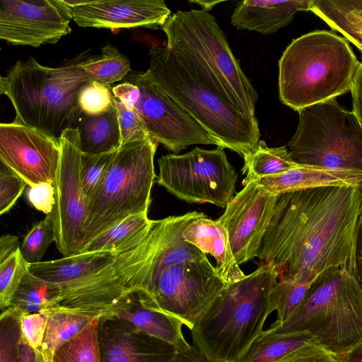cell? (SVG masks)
<instances>
[{"mask_svg": "<svg viewBox=\"0 0 362 362\" xmlns=\"http://www.w3.org/2000/svg\"><path fill=\"white\" fill-rule=\"evenodd\" d=\"M361 189L327 186L277 194L256 257L279 279L312 283L332 267L361 279Z\"/></svg>", "mask_w": 362, "mask_h": 362, "instance_id": "1", "label": "cell"}, {"mask_svg": "<svg viewBox=\"0 0 362 362\" xmlns=\"http://www.w3.org/2000/svg\"><path fill=\"white\" fill-rule=\"evenodd\" d=\"M279 272L262 264L226 284L190 329L194 346L209 362H240L263 331Z\"/></svg>", "mask_w": 362, "mask_h": 362, "instance_id": "2", "label": "cell"}, {"mask_svg": "<svg viewBox=\"0 0 362 362\" xmlns=\"http://www.w3.org/2000/svg\"><path fill=\"white\" fill-rule=\"evenodd\" d=\"M160 29L166 47L202 81L253 122L257 93L209 12L190 9L170 14Z\"/></svg>", "mask_w": 362, "mask_h": 362, "instance_id": "3", "label": "cell"}, {"mask_svg": "<svg viewBox=\"0 0 362 362\" xmlns=\"http://www.w3.org/2000/svg\"><path fill=\"white\" fill-rule=\"evenodd\" d=\"M360 63L349 42L333 32L304 34L279 61V98L298 111L347 93Z\"/></svg>", "mask_w": 362, "mask_h": 362, "instance_id": "4", "label": "cell"}, {"mask_svg": "<svg viewBox=\"0 0 362 362\" xmlns=\"http://www.w3.org/2000/svg\"><path fill=\"white\" fill-rule=\"evenodd\" d=\"M145 77L194 119L224 148L241 156L250 153L260 140L258 122L243 115L196 76L165 46L148 52Z\"/></svg>", "mask_w": 362, "mask_h": 362, "instance_id": "5", "label": "cell"}, {"mask_svg": "<svg viewBox=\"0 0 362 362\" xmlns=\"http://www.w3.org/2000/svg\"><path fill=\"white\" fill-rule=\"evenodd\" d=\"M276 333L308 332L334 354L362 342L361 279L339 267L315 279L295 313L276 327Z\"/></svg>", "mask_w": 362, "mask_h": 362, "instance_id": "6", "label": "cell"}, {"mask_svg": "<svg viewBox=\"0 0 362 362\" xmlns=\"http://www.w3.org/2000/svg\"><path fill=\"white\" fill-rule=\"evenodd\" d=\"M78 62L59 67L42 66L33 57L17 62L5 77L13 122L56 139L72 127L81 115L78 93L90 80Z\"/></svg>", "mask_w": 362, "mask_h": 362, "instance_id": "7", "label": "cell"}, {"mask_svg": "<svg viewBox=\"0 0 362 362\" xmlns=\"http://www.w3.org/2000/svg\"><path fill=\"white\" fill-rule=\"evenodd\" d=\"M158 144L148 138L122 145L115 153L102 181L86 202L83 247L124 218L148 212L156 177Z\"/></svg>", "mask_w": 362, "mask_h": 362, "instance_id": "8", "label": "cell"}, {"mask_svg": "<svg viewBox=\"0 0 362 362\" xmlns=\"http://www.w3.org/2000/svg\"><path fill=\"white\" fill-rule=\"evenodd\" d=\"M288 143L297 163L329 170H362V124L336 98L302 108Z\"/></svg>", "mask_w": 362, "mask_h": 362, "instance_id": "9", "label": "cell"}, {"mask_svg": "<svg viewBox=\"0 0 362 362\" xmlns=\"http://www.w3.org/2000/svg\"><path fill=\"white\" fill-rule=\"evenodd\" d=\"M125 79L112 88L113 95L137 113L152 140L175 154L194 144L222 147L143 72L131 74Z\"/></svg>", "mask_w": 362, "mask_h": 362, "instance_id": "10", "label": "cell"}, {"mask_svg": "<svg viewBox=\"0 0 362 362\" xmlns=\"http://www.w3.org/2000/svg\"><path fill=\"white\" fill-rule=\"evenodd\" d=\"M157 183L188 203H210L225 208L233 198L238 175L223 147H194L182 154L158 160Z\"/></svg>", "mask_w": 362, "mask_h": 362, "instance_id": "11", "label": "cell"}, {"mask_svg": "<svg viewBox=\"0 0 362 362\" xmlns=\"http://www.w3.org/2000/svg\"><path fill=\"white\" fill-rule=\"evenodd\" d=\"M59 159L52 182L54 205L50 213L54 243L64 257L81 253L84 245L86 201L81 180L79 133L66 128L59 138Z\"/></svg>", "mask_w": 362, "mask_h": 362, "instance_id": "12", "label": "cell"}, {"mask_svg": "<svg viewBox=\"0 0 362 362\" xmlns=\"http://www.w3.org/2000/svg\"><path fill=\"white\" fill-rule=\"evenodd\" d=\"M226 283L206 257L163 269L149 293L165 312L191 329Z\"/></svg>", "mask_w": 362, "mask_h": 362, "instance_id": "13", "label": "cell"}, {"mask_svg": "<svg viewBox=\"0 0 362 362\" xmlns=\"http://www.w3.org/2000/svg\"><path fill=\"white\" fill-rule=\"evenodd\" d=\"M100 362H209L196 347L181 351L106 313L98 317Z\"/></svg>", "mask_w": 362, "mask_h": 362, "instance_id": "14", "label": "cell"}, {"mask_svg": "<svg viewBox=\"0 0 362 362\" xmlns=\"http://www.w3.org/2000/svg\"><path fill=\"white\" fill-rule=\"evenodd\" d=\"M64 0H0V40L34 47L54 44L70 33Z\"/></svg>", "mask_w": 362, "mask_h": 362, "instance_id": "15", "label": "cell"}, {"mask_svg": "<svg viewBox=\"0 0 362 362\" xmlns=\"http://www.w3.org/2000/svg\"><path fill=\"white\" fill-rule=\"evenodd\" d=\"M276 197L252 181L233 197L217 219L227 233L231 252L239 266L256 257Z\"/></svg>", "mask_w": 362, "mask_h": 362, "instance_id": "16", "label": "cell"}, {"mask_svg": "<svg viewBox=\"0 0 362 362\" xmlns=\"http://www.w3.org/2000/svg\"><path fill=\"white\" fill-rule=\"evenodd\" d=\"M0 159L28 187L52 183L59 159V139L13 122L0 123Z\"/></svg>", "mask_w": 362, "mask_h": 362, "instance_id": "17", "label": "cell"}, {"mask_svg": "<svg viewBox=\"0 0 362 362\" xmlns=\"http://www.w3.org/2000/svg\"><path fill=\"white\" fill-rule=\"evenodd\" d=\"M71 20L83 28L158 29L170 16L163 0H64Z\"/></svg>", "mask_w": 362, "mask_h": 362, "instance_id": "18", "label": "cell"}, {"mask_svg": "<svg viewBox=\"0 0 362 362\" xmlns=\"http://www.w3.org/2000/svg\"><path fill=\"white\" fill-rule=\"evenodd\" d=\"M104 313L127 321L137 329L173 344L181 351L194 347L183 336L182 322L163 311L144 288L124 294Z\"/></svg>", "mask_w": 362, "mask_h": 362, "instance_id": "19", "label": "cell"}, {"mask_svg": "<svg viewBox=\"0 0 362 362\" xmlns=\"http://www.w3.org/2000/svg\"><path fill=\"white\" fill-rule=\"evenodd\" d=\"M310 0H243L230 18L237 29L272 34L290 24L299 11H310Z\"/></svg>", "mask_w": 362, "mask_h": 362, "instance_id": "20", "label": "cell"}, {"mask_svg": "<svg viewBox=\"0 0 362 362\" xmlns=\"http://www.w3.org/2000/svg\"><path fill=\"white\" fill-rule=\"evenodd\" d=\"M182 238L202 252L210 254L215 258L216 271L226 284L237 281L245 276L235 261L227 233L218 220L210 219L201 212L185 227Z\"/></svg>", "mask_w": 362, "mask_h": 362, "instance_id": "21", "label": "cell"}, {"mask_svg": "<svg viewBox=\"0 0 362 362\" xmlns=\"http://www.w3.org/2000/svg\"><path fill=\"white\" fill-rule=\"evenodd\" d=\"M121 253L81 252L58 259L28 264V269L38 278L56 285L61 297L62 293L103 269Z\"/></svg>", "mask_w": 362, "mask_h": 362, "instance_id": "22", "label": "cell"}, {"mask_svg": "<svg viewBox=\"0 0 362 362\" xmlns=\"http://www.w3.org/2000/svg\"><path fill=\"white\" fill-rule=\"evenodd\" d=\"M256 182L275 194L327 186L362 187V170H329L300 164L284 173Z\"/></svg>", "mask_w": 362, "mask_h": 362, "instance_id": "23", "label": "cell"}, {"mask_svg": "<svg viewBox=\"0 0 362 362\" xmlns=\"http://www.w3.org/2000/svg\"><path fill=\"white\" fill-rule=\"evenodd\" d=\"M72 127L78 131L82 153L92 155L114 153L121 146L115 108L97 116L81 113Z\"/></svg>", "mask_w": 362, "mask_h": 362, "instance_id": "24", "label": "cell"}, {"mask_svg": "<svg viewBox=\"0 0 362 362\" xmlns=\"http://www.w3.org/2000/svg\"><path fill=\"white\" fill-rule=\"evenodd\" d=\"M310 11L362 51V0H310Z\"/></svg>", "mask_w": 362, "mask_h": 362, "instance_id": "25", "label": "cell"}, {"mask_svg": "<svg viewBox=\"0 0 362 362\" xmlns=\"http://www.w3.org/2000/svg\"><path fill=\"white\" fill-rule=\"evenodd\" d=\"M151 223L147 213L131 215L90 239L81 253L127 251L144 239Z\"/></svg>", "mask_w": 362, "mask_h": 362, "instance_id": "26", "label": "cell"}, {"mask_svg": "<svg viewBox=\"0 0 362 362\" xmlns=\"http://www.w3.org/2000/svg\"><path fill=\"white\" fill-rule=\"evenodd\" d=\"M47 320L40 351L50 362L55 351L86 327L99 315L61 305L47 309Z\"/></svg>", "mask_w": 362, "mask_h": 362, "instance_id": "27", "label": "cell"}, {"mask_svg": "<svg viewBox=\"0 0 362 362\" xmlns=\"http://www.w3.org/2000/svg\"><path fill=\"white\" fill-rule=\"evenodd\" d=\"M312 343L317 342L308 332L276 333L269 327L256 337L240 362H276Z\"/></svg>", "mask_w": 362, "mask_h": 362, "instance_id": "28", "label": "cell"}, {"mask_svg": "<svg viewBox=\"0 0 362 362\" xmlns=\"http://www.w3.org/2000/svg\"><path fill=\"white\" fill-rule=\"evenodd\" d=\"M243 158L242 173L245 175L242 182L243 186L252 181L284 173L300 165L291 158L285 146L269 147L263 140H259L256 147Z\"/></svg>", "mask_w": 362, "mask_h": 362, "instance_id": "29", "label": "cell"}, {"mask_svg": "<svg viewBox=\"0 0 362 362\" xmlns=\"http://www.w3.org/2000/svg\"><path fill=\"white\" fill-rule=\"evenodd\" d=\"M59 303V288L33 275L27 269L10 307L16 308L26 314L40 313Z\"/></svg>", "mask_w": 362, "mask_h": 362, "instance_id": "30", "label": "cell"}, {"mask_svg": "<svg viewBox=\"0 0 362 362\" xmlns=\"http://www.w3.org/2000/svg\"><path fill=\"white\" fill-rule=\"evenodd\" d=\"M101 54L78 62L80 68L90 80L110 85L123 80L131 71L130 62L116 47L107 45Z\"/></svg>", "mask_w": 362, "mask_h": 362, "instance_id": "31", "label": "cell"}, {"mask_svg": "<svg viewBox=\"0 0 362 362\" xmlns=\"http://www.w3.org/2000/svg\"><path fill=\"white\" fill-rule=\"evenodd\" d=\"M98 317L61 345L54 353L50 362H100L98 342Z\"/></svg>", "mask_w": 362, "mask_h": 362, "instance_id": "32", "label": "cell"}, {"mask_svg": "<svg viewBox=\"0 0 362 362\" xmlns=\"http://www.w3.org/2000/svg\"><path fill=\"white\" fill-rule=\"evenodd\" d=\"M312 283L292 279H279L269 294V313L276 310L277 320L271 326L276 327L287 320L303 302Z\"/></svg>", "mask_w": 362, "mask_h": 362, "instance_id": "33", "label": "cell"}, {"mask_svg": "<svg viewBox=\"0 0 362 362\" xmlns=\"http://www.w3.org/2000/svg\"><path fill=\"white\" fill-rule=\"evenodd\" d=\"M28 269L19 246L0 260V309L11 306L13 296Z\"/></svg>", "mask_w": 362, "mask_h": 362, "instance_id": "34", "label": "cell"}, {"mask_svg": "<svg viewBox=\"0 0 362 362\" xmlns=\"http://www.w3.org/2000/svg\"><path fill=\"white\" fill-rule=\"evenodd\" d=\"M112 88L94 80L87 81L77 95V105L81 114L97 116L115 108Z\"/></svg>", "mask_w": 362, "mask_h": 362, "instance_id": "35", "label": "cell"}, {"mask_svg": "<svg viewBox=\"0 0 362 362\" xmlns=\"http://www.w3.org/2000/svg\"><path fill=\"white\" fill-rule=\"evenodd\" d=\"M23 314L13 307L0 313V362H17L22 338L21 320Z\"/></svg>", "mask_w": 362, "mask_h": 362, "instance_id": "36", "label": "cell"}, {"mask_svg": "<svg viewBox=\"0 0 362 362\" xmlns=\"http://www.w3.org/2000/svg\"><path fill=\"white\" fill-rule=\"evenodd\" d=\"M54 242L50 213L34 225L19 246L21 255L27 264L40 262L49 245Z\"/></svg>", "mask_w": 362, "mask_h": 362, "instance_id": "37", "label": "cell"}, {"mask_svg": "<svg viewBox=\"0 0 362 362\" xmlns=\"http://www.w3.org/2000/svg\"><path fill=\"white\" fill-rule=\"evenodd\" d=\"M185 227L176 233L161 255L154 269L151 284L165 268L206 257L205 253L182 238V232Z\"/></svg>", "mask_w": 362, "mask_h": 362, "instance_id": "38", "label": "cell"}, {"mask_svg": "<svg viewBox=\"0 0 362 362\" xmlns=\"http://www.w3.org/2000/svg\"><path fill=\"white\" fill-rule=\"evenodd\" d=\"M115 153L98 155L81 153L80 180L86 202L102 181Z\"/></svg>", "mask_w": 362, "mask_h": 362, "instance_id": "39", "label": "cell"}, {"mask_svg": "<svg viewBox=\"0 0 362 362\" xmlns=\"http://www.w3.org/2000/svg\"><path fill=\"white\" fill-rule=\"evenodd\" d=\"M121 137V146L127 143L150 138L140 117L134 110L127 108L117 98H114Z\"/></svg>", "mask_w": 362, "mask_h": 362, "instance_id": "40", "label": "cell"}, {"mask_svg": "<svg viewBox=\"0 0 362 362\" xmlns=\"http://www.w3.org/2000/svg\"><path fill=\"white\" fill-rule=\"evenodd\" d=\"M47 310L40 313H23L21 326L22 335L33 348L40 350L45 331Z\"/></svg>", "mask_w": 362, "mask_h": 362, "instance_id": "41", "label": "cell"}, {"mask_svg": "<svg viewBox=\"0 0 362 362\" xmlns=\"http://www.w3.org/2000/svg\"><path fill=\"white\" fill-rule=\"evenodd\" d=\"M25 186L26 184L15 174L0 173V216L13 207Z\"/></svg>", "mask_w": 362, "mask_h": 362, "instance_id": "42", "label": "cell"}, {"mask_svg": "<svg viewBox=\"0 0 362 362\" xmlns=\"http://www.w3.org/2000/svg\"><path fill=\"white\" fill-rule=\"evenodd\" d=\"M276 362H339L334 354L317 343H312L288 354Z\"/></svg>", "mask_w": 362, "mask_h": 362, "instance_id": "43", "label": "cell"}, {"mask_svg": "<svg viewBox=\"0 0 362 362\" xmlns=\"http://www.w3.org/2000/svg\"><path fill=\"white\" fill-rule=\"evenodd\" d=\"M27 197L36 209L45 215L51 213L54 205V189L52 182H41L29 187Z\"/></svg>", "mask_w": 362, "mask_h": 362, "instance_id": "44", "label": "cell"}, {"mask_svg": "<svg viewBox=\"0 0 362 362\" xmlns=\"http://www.w3.org/2000/svg\"><path fill=\"white\" fill-rule=\"evenodd\" d=\"M361 82H362V64H359L353 76L350 91L352 96V112L357 117L358 122L362 124L361 117Z\"/></svg>", "mask_w": 362, "mask_h": 362, "instance_id": "45", "label": "cell"}, {"mask_svg": "<svg viewBox=\"0 0 362 362\" xmlns=\"http://www.w3.org/2000/svg\"><path fill=\"white\" fill-rule=\"evenodd\" d=\"M17 362H46L40 350L32 347L22 335Z\"/></svg>", "mask_w": 362, "mask_h": 362, "instance_id": "46", "label": "cell"}, {"mask_svg": "<svg viewBox=\"0 0 362 362\" xmlns=\"http://www.w3.org/2000/svg\"><path fill=\"white\" fill-rule=\"evenodd\" d=\"M334 356L339 362H362V342L347 351Z\"/></svg>", "mask_w": 362, "mask_h": 362, "instance_id": "47", "label": "cell"}, {"mask_svg": "<svg viewBox=\"0 0 362 362\" xmlns=\"http://www.w3.org/2000/svg\"><path fill=\"white\" fill-rule=\"evenodd\" d=\"M18 245V241L16 236L12 235L0 236V260L17 247Z\"/></svg>", "mask_w": 362, "mask_h": 362, "instance_id": "48", "label": "cell"}, {"mask_svg": "<svg viewBox=\"0 0 362 362\" xmlns=\"http://www.w3.org/2000/svg\"><path fill=\"white\" fill-rule=\"evenodd\" d=\"M189 2L199 4L205 11H209L211 8L220 3V1H189Z\"/></svg>", "mask_w": 362, "mask_h": 362, "instance_id": "49", "label": "cell"}, {"mask_svg": "<svg viewBox=\"0 0 362 362\" xmlns=\"http://www.w3.org/2000/svg\"><path fill=\"white\" fill-rule=\"evenodd\" d=\"M0 50H1V48H0ZM6 78L2 76L1 75H0V95H1L3 94H6Z\"/></svg>", "mask_w": 362, "mask_h": 362, "instance_id": "50", "label": "cell"}, {"mask_svg": "<svg viewBox=\"0 0 362 362\" xmlns=\"http://www.w3.org/2000/svg\"><path fill=\"white\" fill-rule=\"evenodd\" d=\"M12 173V171L0 159V173Z\"/></svg>", "mask_w": 362, "mask_h": 362, "instance_id": "51", "label": "cell"}]
</instances>
